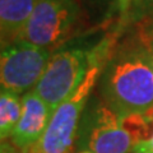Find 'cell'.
I'll return each instance as SVG.
<instances>
[{
  "mask_svg": "<svg viewBox=\"0 0 153 153\" xmlns=\"http://www.w3.org/2000/svg\"><path fill=\"white\" fill-rule=\"evenodd\" d=\"M101 94L119 116L153 112V47L137 35L116 45L101 74Z\"/></svg>",
  "mask_w": 153,
  "mask_h": 153,
  "instance_id": "1",
  "label": "cell"
},
{
  "mask_svg": "<svg viewBox=\"0 0 153 153\" xmlns=\"http://www.w3.org/2000/svg\"><path fill=\"white\" fill-rule=\"evenodd\" d=\"M102 70L103 66H91L74 94L52 112L46 131L30 153H71L84 107Z\"/></svg>",
  "mask_w": 153,
  "mask_h": 153,
  "instance_id": "2",
  "label": "cell"
},
{
  "mask_svg": "<svg viewBox=\"0 0 153 153\" xmlns=\"http://www.w3.org/2000/svg\"><path fill=\"white\" fill-rule=\"evenodd\" d=\"M80 19L79 0H37L21 38L52 52L76 32Z\"/></svg>",
  "mask_w": 153,
  "mask_h": 153,
  "instance_id": "3",
  "label": "cell"
},
{
  "mask_svg": "<svg viewBox=\"0 0 153 153\" xmlns=\"http://www.w3.org/2000/svg\"><path fill=\"white\" fill-rule=\"evenodd\" d=\"M52 52L26 40L0 44V91L19 96L33 91Z\"/></svg>",
  "mask_w": 153,
  "mask_h": 153,
  "instance_id": "4",
  "label": "cell"
},
{
  "mask_svg": "<svg viewBox=\"0 0 153 153\" xmlns=\"http://www.w3.org/2000/svg\"><path fill=\"white\" fill-rule=\"evenodd\" d=\"M91 68L89 52L82 49H63L52 52L40 82L33 89L54 112L70 98Z\"/></svg>",
  "mask_w": 153,
  "mask_h": 153,
  "instance_id": "5",
  "label": "cell"
},
{
  "mask_svg": "<svg viewBox=\"0 0 153 153\" xmlns=\"http://www.w3.org/2000/svg\"><path fill=\"white\" fill-rule=\"evenodd\" d=\"M84 144L91 153H131L139 139L119 116L103 102L89 114Z\"/></svg>",
  "mask_w": 153,
  "mask_h": 153,
  "instance_id": "6",
  "label": "cell"
},
{
  "mask_svg": "<svg viewBox=\"0 0 153 153\" xmlns=\"http://www.w3.org/2000/svg\"><path fill=\"white\" fill-rule=\"evenodd\" d=\"M52 111L35 91L22 96L21 117L10 137V142L22 153H30L46 131Z\"/></svg>",
  "mask_w": 153,
  "mask_h": 153,
  "instance_id": "7",
  "label": "cell"
},
{
  "mask_svg": "<svg viewBox=\"0 0 153 153\" xmlns=\"http://www.w3.org/2000/svg\"><path fill=\"white\" fill-rule=\"evenodd\" d=\"M37 0H0V44L19 40Z\"/></svg>",
  "mask_w": 153,
  "mask_h": 153,
  "instance_id": "8",
  "label": "cell"
},
{
  "mask_svg": "<svg viewBox=\"0 0 153 153\" xmlns=\"http://www.w3.org/2000/svg\"><path fill=\"white\" fill-rule=\"evenodd\" d=\"M22 111V96L0 91V143L5 142L18 124Z\"/></svg>",
  "mask_w": 153,
  "mask_h": 153,
  "instance_id": "9",
  "label": "cell"
},
{
  "mask_svg": "<svg viewBox=\"0 0 153 153\" xmlns=\"http://www.w3.org/2000/svg\"><path fill=\"white\" fill-rule=\"evenodd\" d=\"M151 17H153V0H130L128 10L121 16L124 26L139 23Z\"/></svg>",
  "mask_w": 153,
  "mask_h": 153,
  "instance_id": "10",
  "label": "cell"
},
{
  "mask_svg": "<svg viewBox=\"0 0 153 153\" xmlns=\"http://www.w3.org/2000/svg\"><path fill=\"white\" fill-rule=\"evenodd\" d=\"M0 153H22L12 142L0 143Z\"/></svg>",
  "mask_w": 153,
  "mask_h": 153,
  "instance_id": "11",
  "label": "cell"
},
{
  "mask_svg": "<svg viewBox=\"0 0 153 153\" xmlns=\"http://www.w3.org/2000/svg\"><path fill=\"white\" fill-rule=\"evenodd\" d=\"M131 153H153V152L148 149L147 146L144 144V142H140L139 144H137L135 147H134Z\"/></svg>",
  "mask_w": 153,
  "mask_h": 153,
  "instance_id": "12",
  "label": "cell"
},
{
  "mask_svg": "<svg viewBox=\"0 0 153 153\" xmlns=\"http://www.w3.org/2000/svg\"><path fill=\"white\" fill-rule=\"evenodd\" d=\"M129 3H130V0H117V5H119V9H120V12H121V16H124V14H125V12L128 10Z\"/></svg>",
  "mask_w": 153,
  "mask_h": 153,
  "instance_id": "13",
  "label": "cell"
},
{
  "mask_svg": "<svg viewBox=\"0 0 153 153\" xmlns=\"http://www.w3.org/2000/svg\"><path fill=\"white\" fill-rule=\"evenodd\" d=\"M144 144L147 146L148 149L153 152V133H152V135L149 137V139H148V140H144Z\"/></svg>",
  "mask_w": 153,
  "mask_h": 153,
  "instance_id": "14",
  "label": "cell"
},
{
  "mask_svg": "<svg viewBox=\"0 0 153 153\" xmlns=\"http://www.w3.org/2000/svg\"><path fill=\"white\" fill-rule=\"evenodd\" d=\"M94 3H102V1H106V0H92Z\"/></svg>",
  "mask_w": 153,
  "mask_h": 153,
  "instance_id": "15",
  "label": "cell"
},
{
  "mask_svg": "<svg viewBox=\"0 0 153 153\" xmlns=\"http://www.w3.org/2000/svg\"><path fill=\"white\" fill-rule=\"evenodd\" d=\"M80 153H91V152H88V151H83V152H80Z\"/></svg>",
  "mask_w": 153,
  "mask_h": 153,
  "instance_id": "16",
  "label": "cell"
},
{
  "mask_svg": "<svg viewBox=\"0 0 153 153\" xmlns=\"http://www.w3.org/2000/svg\"><path fill=\"white\" fill-rule=\"evenodd\" d=\"M152 18H153V17H152Z\"/></svg>",
  "mask_w": 153,
  "mask_h": 153,
  "instance_id": "17",
  "label": "cell"
}]
</instances>
